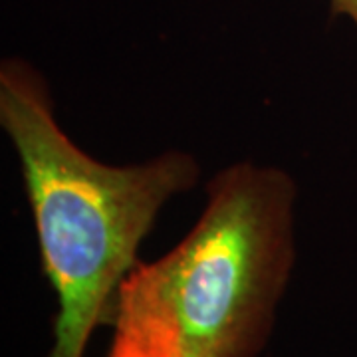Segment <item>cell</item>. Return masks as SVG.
Here are the masks:
<instances>
[{
	"mask_svg": "<svg viewBox=\"0 0 357 357\" xmlns=\"http://www.w3.org/2000/svg\"><path fill=\"white\" fill-rule=\"evenodd\" d=\"M0 123L20 159L44 276L58 300L46 357H84L98 326L112 324L123 282L167 201L197 183L183 151L107 165L60 128L44 76L20 58L0 66Z\"/></svg>",
	"mask_w": 357,
	"mask_h": 357,
	"instance_id": "6da1fadb",
	"label": "cell"
},
{
	"mask_svg": "<svg viewBox=\"0 0 357 357\" xmlns=\"http://www.w3.org/2000/svg\"><path fill=\"white\" fill-rule=\"evenodd\" d=\"M296 183L241 161L206 185L191 232L128 284L177 333L183 357H258L296 264Z\"/></svg>",
	"mask_w": 357,
	"mask_h": 357,
	"instance_id": "7a4b0ae2",
	"label": "cell"
},
{
	"mask_svg": "<svg viewBox=\"0 0 357 357\" xmlns=\"http://www.w3.org/2000/svg\"><path fill=\"white\" fill-rule=\"evenodd\" d=\"M112 326L109 357H183L173 326L128 282L117 296Z\"/></svg>",
	"mask_w": 357,
	"mask_h": 357,
	"instance_id": "3957f363",
	"label": "cell"
},
{
	"mask_svg": "<svg viewBox=\"0 0 357 357\" xmlns=\"http://www.w3.org/2000/svg\"><path fill=\"white\" fill-rule=\"evenodd\" d=\"M333 16H345L357 28V0H330Z\"/></svg>",
	"mask_w": 357,
	"mask_h": 357,
	"instance_id": "277c9868",
	"label": "cell"
}]
</instances>
